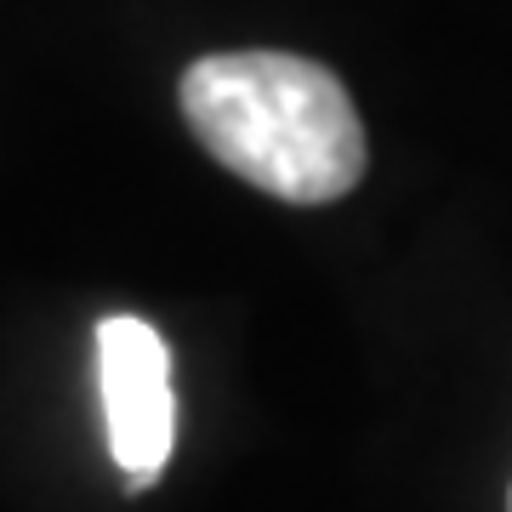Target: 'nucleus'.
Listing matches in <instances>:
<instances>
[{"mask_svg": "<svg viewBox=\"0 0 512 512\" xmlns=\"http://www.w3.org/2000/svg\"><path fill=\"white\" fill-rule=\"evenodd\" d=\"M97 393L109 421V456L126 473V490H148L177 444V393L165 336L137 313H114L97 325Z\"/></svg>", "mask_w": 512, "mask_h": 512, "instance_id": "f03ea898", "label": "nucleus"}, {"mask_svg": "<svg viewBox=\"0 0 512 512\" xmlns=\"http://www.w3.org/2000/svg\"><path fill=\"white\" fill-rule=\"evenodd\" d=\"M507 512H512V501H507Z\"/></svg>", "mask_w": 512, "mask_h": 512, "instance_id": "7ed1b4c3", "label": "nucleus"}, {"mask_svg": "<svg viewBox=\"0 0 512 512\" xmlns=\"http://www.w3.org/2000/svg\"><path fill=\"white\" fill-rule=\"evenodd\" d=\"M188 131L217 165L285 205L342 200L365 177V126L348 86L296 52H217L177 86Z\"/></svg>", "mask_w": 512, "mask_h": 512, "instance_id": "f257e3e1", "label": "nucleus"}]
</instances>
